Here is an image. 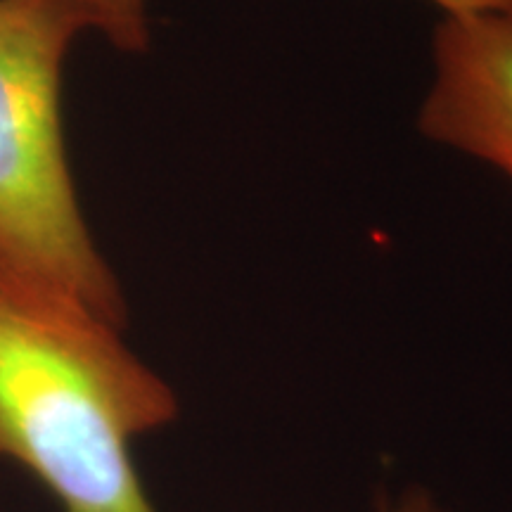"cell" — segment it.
Masks as SVG:
<instances>
[{
    "mask_svg": "<svg viewBox=\"0 0 512 512\" xmlns=\"http://www.w3.org/2000/svg\"><path fill=\"white\" fill-rule=\"evenodd\" d=\"M119 330L0 273V458L29 472L60 512H157L133 441L169 425L178 401Z\"/></svg>",
    "mask_w": 512,
    "mask_h": 512,
    "instance_id": "6da1fadb",
    "label": "cell"
},
{
    "mask_svg": "<svg viewBox=\"0 0 512 512\" xmlns=\"http://www.w3.org/2000/svg\"><path fill=\"white\" fill-rule=\"evenodd\" d=\"M444 15H475V12H512V0H432Z\"/></svg>",
    "mask_w": 512,
    "mask_h": 512,
    "instance_id": "5b68a950",
    "label": "cell"
},
{
    "mask_svg": "<svg viewBox=\"0 0 512 512\" xmlns=\"http://www.w3.org/2000/svg\"><path fill=\"white\" fill-rule=\"evenodd\" d=\"M382 512H441V510L434 508V505L427 501L425 496L413 494V496L403 498L401 503H396L394 508H384Z\"/></svg>",
    "mask_w": 512,
    "mask_h": 512,
    "instance_id": "8992f818",
    "label": "cell"
},
{
    "mask_svg": "<svg viewBox=\"0 0 512 512\" xmlns=\"http://www.w3.org/2000/svg\"><path fill=\"white\" fill-rule=\"evenodd\" d=\"M91 27L124 53H143L150 43L147 0H79Z\"/></svg>",
    "mask_w": 512,
    "mask_h": 512,
    "instance_id": "277c9868",
    "label": "cell"
},
{
    "mask_svg": "<svg viewBox=\"0 0 512 512\" xmlns=\"http://www.w3.org/2000/svg\"><path fill=\"white\" fill-rule=\"evenodd\" d=\"M79 0H0V273L124 325L121 287L83 219L62 133Z\"/></svg>",
    "mask_w": 512,
    "mask_h": 512,
    "instance_id": "7a4b0ae2",
    "label": "cell"
},
{
    "mask_svg": "<svg viewBox=\"0 0 512 512\" xmlns=\"http://www.w3.org/2000/svg\"><path fill=\"white\" fill-rule=\"evenodd\" d=\"M425 136L484 159L512 181V12L444 15L434 34Z\"/></svg>",
    "mask_w": 512,
    "mask_h": 512,
    "instance_id": "3957f363",
    "label": "cell"
}]
</instances>
